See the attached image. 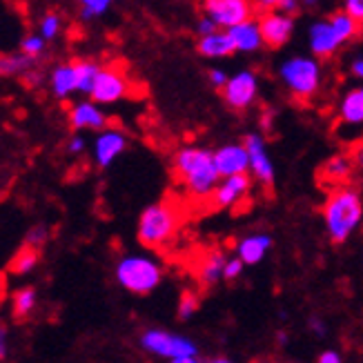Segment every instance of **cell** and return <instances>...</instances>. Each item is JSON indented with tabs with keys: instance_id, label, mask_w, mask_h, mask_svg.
<instances>
[{
	"instance_id": "obj_23",
	"label": "cell",
	"mask_w": 363,
	"mask_h": 363,
	"mask_svg": "<svg viewBox=\"0 0 363 363\" xmlns=\"http://www.w3.org/2000/svg\"><path fill=\"white\" fill-rule=\"evenodd\" d=\"M339 114H341L343 125H350V128H354V125H363V94H361V89L350 91L348 96L341 101Z\"/></svg>"
},
{
	"instance_id": "obj_6",
	"label": "cell",
	"mask_w": 363,
	"mask_h": 363,
	"mask_svg": "<svg viewBox=\"0 0 363 363\" xmlns=\"http://www.w3.org/2000/svg\"><path fill=\"white\" fill-rule=\"evenodd\" d=\"M281 81L298 99H310L317 94L321 85V67L314 58L308 56H294L286 60L279 69Z\"/></svg>"
},
{
	"instance_id": "obj_35",
	"label": "cell",
	"mask_w": 363,
	"mask_h": 363,
	"mask_svg": "<svg viewBox=\"0 0 363 363\" xmlns=\"http://www.w3.org/2000/svg\"><path fill=\"white\" fill-rule=\"evenodd\" d=\"M210 83L218 89H223V85L228 83V74L223 69H212L210 72Z\"/></svg>"
},
{
	"instance_id": "obj_2",
	"label": "cell",
	"mask_w": 363,
	"mask_h": 363,
	"mask_svg": "<svg viewBox=\"0 0 363 363\" xmlns=\"http://www.w3.org/2000/svg\"><path fill=\"white\" fill-rule=\"evenodd\" d=\"M177 174L187 187L189 194L205 199L214 192L216 183L220 181V172L214 161V152L203 147H185L177 154Z\"/></svg>"
},
{
	"instance_id": "obj_13",
	"label": "cell",
	"mask_w": 363,
	"mask_h": 363,
	"mask_svg": "<svg viewBox=\"0 0 363 363\" xmlns=\"http://www.w3.org/2000/svg\"><path fill=\"white\" fill-rule=\"evenodd\" d=\"M343 45V38L333 21H317L310 27V50L314 56H333Z\"/></svg>"
},
{
	"instance_id": "obj_37",
	"label": "cell",
	"mask_w": 363,
	"mask_h": 363,
	"mask_svg": "<svg viewBox=\"0 0 363 363\" xmlns=\"http://www.w3.org/2000/svg\"><path fill=\"white\" fill-rule=\"evenodd\" d=\"M83 150H85V138L83 136H74L69 140V152L72 154H81Z\"/></svg>"
},
{
	"instance_id": "obj_11",
	"label": "cell",
	"mask_w": 363,
	"mask_h": 363,
	"mask_svg": "<svg viewBox=\"0 0 363 363\" xmlns=\"http://www.w3.org/2000/svg\"><path fill=\"white\" fill-rule=\"evenodd\" d=\"M125 94H128V78L116 69H101L89 96L99 105H112L121 101Z\"/></svg>"
},
{
	"instance_id": "obj_21",
	"label": "cell",
	"mask_w": 363,
	"mask_h": 363,
	"mask_svg": "<svg viewBox=\"0 0 363 363\" xmlns=\"http://www.w3.org/2000/svg\"><path fill=\"white\" fill-rule=\"evenodd\" d=\"M223 270H225V259L220 252H210L205 255L199 263V279L203 286H214L220 279H223Z\"/></svg>"
},
{
	"instance_id": "obj_43",
	"label": "cell",
	"mask_w": 363,
	"mask_h": 363,
	"mask_svg": "<svg viewBox=\"0 0 363 363\" xmlns=\"http://www.w3.org/2000/svg\"><path fill=\"white\" fill-rule=\"evenodd\" d=\"M277 339H279L281 343H286V339H288V335H286V333H279V335H277Z\"/></svg>"
},
{
	"instance_id": "obj_8",
	"label": "cell",
	"mask_w": 363,
	"mask_h": 363,
	"mask_svg": "<svg viewBox=\"0 0 363 363\" xmlns=\"http://www.w3.org/2000/svg\"><path fill=\"white\" fill-rule=\"evenodd\" d=\"M259 94V83L252 72H239L232 78H228V83L223 85V101L236 109V112H243L252 103L257 101Z\"/></svg>"
},
{
	"instance_id": "obj_12",
	"label": "cell",
	"mask_w": 363,
	"mask_h": 363,
	"mask_svg": "<svg viewBox=\"0 0 363 363\" xmlns=\"http://www.w3.org/2000/svg\"><path fill=\"white\" fill-rule=\"evenodd\" d=\"M250 177L247 172H241V174H232V177H223V181L216 183L214 192H212V201L216 208H234L239 205L245 194L250 192Z\"/></svg>"
},
{
	"instance_id": "obj_39",
	"label": "cell",
	"mask_w": 363,
	"mask_h": 363,
	"mask_svg": "<svg viewBox=\"0 0 363 363\" xmlns=\"http://www.w3.org/2000/svg\"><path fill=\"white\" fill-rule=\"evenodd\" d=\"M321 363H341V354L337 350H325L321 357H319Z\"/></svg>"
},
{
	"instance_id": "obj_24",
	"label": "cell",
	"mask_w": 363,
	"mask_h": 363,
	"mask_svg": "<svg viewBox=\"0 0 363 363\" xmlns=\"http://www.w3.org/2000/svg\"><path fill=\"white\" fill-rule=\"evenodd\" d=\"M36 263H38V247L27 243L21 252H16V257H13L11 263H9V272L23 277V274H27V272L34 270Z\"/></svg>"
},
{
	"instance_id": "obj_16",
	"label": "cell",
	"mask_w": 363,
	"mask_h": 363,
	"mask_svg": "<svg viewBox=\"0 0 363 363\" xmlns=\"http://www.w3.org/2000/svg\"><path fill=\"white\" fill-rule=\"evenodd\" d=\"M69 123L76 130H103L107 125V116L103 114V109H99L96 101H83L72 107Z\"/></svg>"
},
{
	"instance_id": "obj_31",
	"label": "cell",
	"mask_w": 363,
	"mask_h": 363,
	"mask_svg": "<svg viewBox=\"0 0 363 363\" xmlns=\"http://www.w3.org/2000/svg\"><path fill=\"white\" fill-rule=\"evenodd\" d=\"M243 259L241 257H236V259H230L225 261V270H223V279L225 281H234V279H239L241 272H243Z\"/></svg>"
},
{
	"instance_id": "obj_44",
	"label": "cell",
	"mask_w": 363,
	"mask_h": 363,
	"mask_svg": "<svg viewBox=\"0 0 363 363\" xmlns=\"http://www.w3.org/2000/svg\"><path fill=\"white\" fill-rule=\"evenodd\" d=\"M319 0H303V5H308V7H312V5H317Z\"/></svg>"
},
{
	"instance_id": "obj_41",
	"label": "cell",
	"mask_w": 363,
	"mask_h": 363,
	"mask_svg": "<svg viewBox=\"0 0 363 363\" xmlns=\"http://www.w3.org/2000/svg\"><path fill=\"white\" fill-rule=\"evenodd\" d=\"M354 163H357V167L363 172V143L357 147V152H354Z\"/></svg>"
},
{
	"instance_id": "obj_15",
	"label": "cell",
	"mask_w": 363,
	"mask_h": 363,
	"mask_svg": "<svg viewBox=\"0 0 363 363\" xmlns=\"http://www.w3.org/2000/svg\"><path fill=\"white\" fill-rule=\"evenodd\" d=\"M128 147V138L118 130H105L94 140V159L101 167H109Z\"/></svg>"
},
{
	"instance_id": "obj_32",
	"label": "cell",
	"mask_w": 363,
	"mask_h": 363,
	"mask_svg": "<svg viewBox=\"0 0 363 363\" xmlns=\"http://www.w3.org/2000/svg\"><path fill=\"white\" fill-rule=\"evenodd\" d=\"M47 241V228L45 225H36L34 230L29 232V236H27V243L29 245H40V243H45Z\"/></svg>"
},
{
	"instance_id": "obj_4",
	"label": "cell",
	"mask_w": 363,
	"mask_h": 363,
	"mask_svg": "<svg viewBox=\"0 0 363 363\" xmlns=\"http://www.w3.org/2000/svg\"><path fill=\"white\" fill-rule=\"evenodd\" d=\"M163 279L161 265L150 257H123L116 265V281L134 294H150Z\"/></svg>"
},
{
	"instance_id": "obj_34",
	"label": "cell",
	"mask_w": 363,
	"mask_h": 363,
	"mask_svg": "<svg viewBox=\"0 0 363 363\" xmlns=\"http://www.w3.org/2000/svg\"><path fill=\"white\" fill-rule=\"evenodd\" d=\"M216 29H220L210 16H205V18L199 23V27H196V31H199V36H208V34H212V31H216Z\"/></svg>"
},
{
	"instance_id": "obj_28",
	"label": "cell",
	"mask_w": 363,
	"mask_h": 363,
	"mask_svg": "<svg viewBox=\"0 0 363 363\" xmlns=\"http://www.w3.org/2000/svg\"><path fill=\"white\" fill-rule=\"evenodd\" d=\"M58 31H60V18L56 13H47L43 16V21L38 25V34L45 38V40H54L58 36Z\"/></svg>"
},
{
	"instance_id": "obj_20",
	"label": "cell",
	"mask_w": 363,
	"mask_h": 363,
	"mask_svg": "<svg viewBox=\"0 0 363 363\" xmlns=\"http://www.w3.org/2000/svg\"><path fill=\"white\" fill-rule=\"evenodd\" d=\"M52 91L56 99H67L69 94L78 91V83H76V69H74V62L72 65H58L52 72Z\"/></svg>"
},
{
	"instance_id": "obj_17",
	"label": "cell",
	"mask_w": 363,
	"mask_h": 363,
	"mask_svg": "<svg viewBox=\"0 0 363 363\" xmlns=\"http://www.w3.org/2000/svg\"><path fill=\"white\" fill-rule=\"evenodd\" d=\"M199 52L208 58H225V56H232L236 52V45H234V38L230 34V29H216L208 36H201L199 40Z\"/></svg>"
},
{
	"instance_id": "obj_29",
	"label": "cell",
	"mask_w": 363,
	"mask_h": 363,
	"mask_svg": "<svg viewBox=\"0 0 363 363\" xmlns=\"http://www.w3.org/2000/svg\"><path fill=\"white\" fill-rule=\"evenodd\" d=\"M45 38L40 36V34H36V36H27V38H23V43H21V52L23 54H27V56H31V58H38L43 52H45Z\"/></svg>"
},
{
	"instance_id": "obj_27",
	"label": "cell",
	"mask_w": 363,
	"mask_h": 363,
	"mask_svg": "<svg viewBox=\"0 0 363 363\" xmlns=\"http://www.w3.org/2000/svg\"><path fill=\"white\" fill-rule=\"evenodd\" d=\"M81 3V16L85 21L89 18H96V16H103L109 5H112V0H78Z\"/></svg>"
},
{
	"instance_id": "obj_3",
	"label": "cell",
	"mask_w": 363,
	"mask_h": 363,
	"mask_svg": "<svg viewBox=\"0 0 363 363\" xmlns=\"http://www.w3.org/2000/svg\"><path fill=\"white\" fill-rule=\"evenodd\" d=\"M179 230V214L169 203H154L138 218V241L145 247L167 245Z\"/></svg>"
},
{
	"instance_id": "obj_40",
	"label": "cell",
	"mask_w": 363,
	"mask_h": 363,
	"mask_svg": "<svg viewBox=\"0 0 363 363\" xmlns=\"http://www.w3.org/2000/svg\"><path fill=\"white\" fill-rule=\"evenodd\" d=\"M310 328L314 330V335H319V337H323V335H325V325H323L321 321H317V319H314V321L310 323Z\"/></svg>"
},
{
	"instance_id": "obj_22",
	"label": "cell",
	"mask_w": 363,
	"mask_h": 363,
	"mask_svg": "<svg viewBox=\"0 0 363 363\" xmlns=\"http://www.w3.org/2000/svg\"><path fill=\"white\" fill-rule=\"evenodd\" d=\"M321 174L330 183H343L352 174V159H350V156H345V154L330 156V159L323 163Z\"/></svg>"
},
{
	"instance_id": "obj_26",
	"label": "cell",
	"mask_w": 363,
	"mask_h": 363,
	"mask_svg": "<svg viewBox=\"0 0 363 363\" xmlns=\"http://www.w3.org/2000/svg\"><path fill=\"white\" fill-rule=\"evenodd\" d=\"M34 308H36V290L23 288L13 294V314L16 317H27Z\"/></svg>"
},
{
	"instance_id": "obj_33",
	"label": "cell",
	"mask_w": 363,
	"mask_h": 363,
	"mask_svg": "<svg viewBox=\"0 0 363 363\" xmlns=\"http://www.w3.org/2000/svg\"><path fill=\"white\" fill-rule=\"evenodd\" d=\"M345 11L359 23H363V0H345Z\"/></svg>"
},
{
	"instance_id": "obj_25",
	"label": "cell",
	"mask_w": 363,
	"mask_h": 363,
	"mask_svg": "<svg viewBox=\"0 0 363 363\" xmlns=\"http://www.w3.org/2000/svg\"><path fill=\"white\" fill-rule=\"evenodd\" d=\"M74 69H76L78 91L91 94V87H94V83H96L101 67L96 65V62H91V60H78V62H74Z\"/></svg>"
},
{
	"instance_id": "obj_38",
	"label": "cell",
	"mask_w": 363,
	"mask_h": 363,
	"mask_svg": "<svg viewBox=\"0 0 363 363\" xmlns=\"http://www.w3.org/2000/svg\"><path fill=\"white\" fill-rule=\"evenodd\" d=\"M255 5L261 11H274V9H279V0H255Z\"/></svg>"
},
{
	"instance_id": "obj_9",
	"label": "cell",
	"mask_w": 363,
	"mask_h": 363,
	"mask_svg": "<svg viewBox=\"0 0 363 363\" xmlns=\"http://www.w3.org/2000/svg\"><path fill=\"white\" fill-rule=\"evenodd\" d=\"M259 27L263 34V45H267L270 50H279V47H283L290 40L294 21L290 13L274 9V11H263V16L259 18Z\"/></svg>"
},
{
	"instance_id": "obj_30",
	"label": "cell",
	"mask_w": 363,
	"mask_h": 363,
	"mask_svg": "<svg viewBox=\"0 0 363 363\" xmlns=\"http://www.w3.org/2000/svg\"><path fill=\"white\" fill-rule=\"evenodd\" d=\"M196 310H199V296L192 292H185L179 303V319H192Z\"/></svg>"
},
{
	"instance_id": "obj_19",
	"label": "cell",
	"mask_w": 363,
	"mask_h": 363,
	"mask_svg": "<svg viewBox=\"0 0 363 363\" xmlns=\"http://www.w3.org/2000/svg\"><path fill=\"white\" fill-rule=\"evenodd\" d=\"M270 247H272V239L267 234H252V236H245V239L239 243L236 255L243 259L245 265H257L265 259Z\"/></svg>"
},
{
	"instance_id": "obj_45",
	"label": "cell",
	"mask_w": 363,
	"mask_h": 363,
	"mask_svg": "<svg viewBox=\"0 0 363 363\" xmlns=\"http://www.w3.org/2000/svg\"><path fill=\"white\" fill-rule=\"evenodd\" d=\"M361 94H363V89H361Z\"/></svg>"
},
{
	"instance_id": "obj_18",
	"label": "cell",
	"mask_w": 363,
	"mask_h": 363,
	"mask_svg": "<svg viewBox=\"0 0 363 363\" xmlns=\"http://www.w3.org/2000/svg\"><path fill=\"white\" fill-rule=\"evenodd\" d=\"M230 34L234 38V45H236V52H257L259 47L263 45V34H261V27H259V21L250 18V21H243L239 25L230 27Z\"/></svg>"
},
{
	"instance_id": "obj_42",
	"label": "cell",
	"mask_w": 363,
	"mask_h": 363,
	"mask_svg": "<svg viewBox=\"0 0 363 363\" xmlns=\"http://www.w3.org/2000/svg\"><path fill=\"white\" fill-rule=\"evenodd\" d=\"M352 74L359 76V78H363V60H354L352 62Z\"/></svg>"
},
{
	"instance_id": "obj_10",
	"label": "cell",
	"mask_w": 363,
	"mask_h": 363,
	"mask_svg": "<svg viewBox=\"0 0 363 363\" xmlns=\"http://www.w3.org/2000/svg\"><path fill=\"white\" fill-rule=\"evenodd\" d=\"M243 145L250 152V172L261 185L272 187L274 183V165L270 161V156L265 152V140L261 134H247Z\"/></svg>"
},
{
	"instance_id": "obj_14",
	"label": "cell",
	"mask_w": 363,
	"mask_h": 363,
	"mask_svg": "<svg viewBox=\"0 0 363 363\" xmlns=\"http://www.w3.org/2000/svg\"><path fill=\"white\" fill-rule=\"evenodd\" d=\"M214 161L220 172V179L232 177V174H241V172H250V152L245 145H223L214 152Z\"/></svg>"
},
{
	"instance_id": "obj_5",
	"label": "cell",
	"mask_w": 363,
	"mask_h": 363,
	"mask_svg": "<svg viewBox=\"0 0 363 363\" xmlns=\"http://www.w3.org/2000/svg\"><path fill=\"white\" fill-rule=\"evenodd\" d=\"M140 345H143V350H147L150 354L169 359L174 363H194L199 357V348L192 339L172 335L156 328L145 330L143 337H140Z\"/></svg>"
},
{
	"instance_id": "obj_1",
	"label": "cell",
	"mask_w": 363,
	"mask_h": 363,
	"mask_svg": "<svg viewBox=\"0 0 363 363\" xmlns=\"http://www.w3.org/2000/svg\"><path fill=\"white\" fill-rule=\"evenodd\" d=\"M363 220V201L352 187H337L323 205V223L333 243L348 241Z\"/></svg>"
},
{
	"instance_id": "obj_7",
	"label": "cell",
	"mask_w": 363,
	"mask_h": 363,
	"mask_svg": "<svg viewBox=\"0 0 363 363\" xmlns=\"http://www.w3.org/2000/svg\"><path fill=\"white\" fill-rule=\"evenodd\" d=\"M205 16L223 29H230L243 21L255 18L252 0H205Z\"/></svg>"
},
{
	"instance_id": "obj_36",
	"label": "cell",
	"mask_w": 363,
	"mask_h": 363,
	"mask_svg": "<svg viewBox=\"0 0 363 363\" xmlns=\"http://www.w3.org/2000/svg\"><path fill=\"white\" fill-rule=\"evenodd\" d=\"M298 9V0H279V9L277 11H283V13H296Z\"/></svg>"
}]
</instances>
